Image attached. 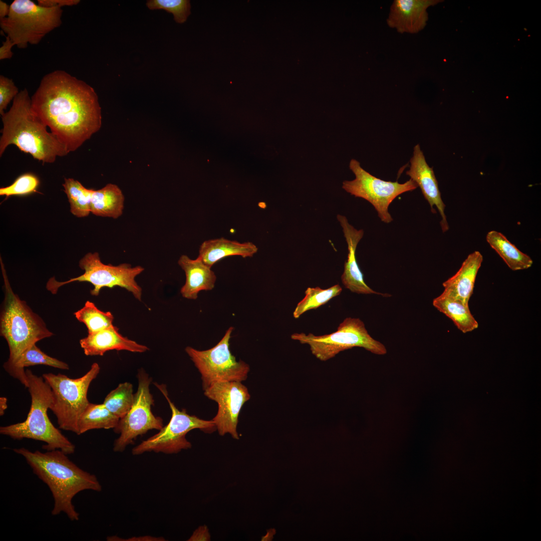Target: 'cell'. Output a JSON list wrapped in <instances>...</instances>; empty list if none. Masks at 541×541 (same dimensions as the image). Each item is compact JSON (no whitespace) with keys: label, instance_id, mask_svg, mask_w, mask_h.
Instances as JSON below:
<instances>
[{"label":"cell","instance_id":"6da1fadb","mask_svg":"<svg viewBox=\"0 0 541 541\" xmlns=\"http://www.w3.org/2000/svg\"><path fill=\"white\" fill-rule=\"evenodd\" d=\"M33 111L65 147L74 152L102 126L95 90L64 70L46 74L31 97Z\"/></svg>","mask_w":541,"mask_h":541},{"label":"cell","instance_id":"7a4b0ae2","mask_svg":"<svg viewBox=\"0 0 541 541\" xmlns=\"http://www.w3.org/2000/svg\"><path fill=\"white\" fill-rule=\"evenodd\" d=\"M23 456L33 473L49 488L53 499L51 513H65L72 521L79 519L73 504L74 497L85 490L100 492L102 486L97 477L80 468L60 449L42 452L24 447L13 449Z\"/></svg>","mask_w":541,"mask_h":541},{"label":"cell","instance_id":"3957f363","mask_svg":"<svg viewBox=\"0 0 541 541\" xmlns=\"http://www.w3.org/2000/svg\"><path fill=\"white\" fill-rule=\"evenodd\" d=\"M2 120L0 156L10 145L43 163H54L58 157L69 154L33 111L31 98L26 88L14 98L10 110L2 115Z\"/></svg>","mask_w":541,"mask_h":541},{"label":"cell","instance_id":"277c9868","mask_svg":"<svg viewBox=\"0 0 541 541\" xmlns=\"http://www.w3.org/2000/svg\"><path fill=\"white\" fill-rule=\"evenodd\" d=\"M4 300L0 314V334L7 341L9 357L3 367L12 376L21 355L32 345L54 335L42 318L16 294L9 281L1 258Z\"/></svg>","mask_w":541,"mask_h":541},{"label":"cell","instance_id":"5b68a950","mask_svg":"<svg viewBox=\"0 0 541 541\" xmlns=\"http://www.w3.org/2000/svg\"><path fill=\"white\" fill-rule=\"evenodd\" d=\"M28 388L31 397V408L26 419L10 425L1 426L0 433L14 439H31L44 442L46 451L60 449L67 455L74 453L75 446L52 423L47 411L53 401L49 385L43 377L26 370Z\"/></svg>","mask_w":541,"mask_h":541},{"label":"cell","instance_id":"8992f818","mask_svg":"<svg viewBox=\"0 0 541 541\" xmlns=\"http://www.w3.org/2000/svg\"><path fill=\"white\" fill-rule=\"evenodd\" d=\"M61 8H46L31 0H15L8 16L0 19L2 31L19 48L39 44L62 24Z\"/></svg>","mask_w":541,"mask_h":541},{"label":"cell","instance_id":"52a82bcc","mask_svg":"<svg viewBox=\"0 0 541 541\" xmlns=\"http://www.w3.org/2000/svg\"><path fill=\"white\" fill-rule=\"evenodd\" d=\"M100 370L99 364L94 363L84 375L76 379L61 373L42 375L52 389L50 409L56 416L59 428L77 434L79 417L90 403L87 398L89 386Z\"/></svg>","mask_w":541,"mask_h":541},{"label":"cell","instance_id":"ba28073f","mask_svg":"<svg viewBox=\"0 0 541 541\" xmlns=\"http://www.w3.org/2000/svg\"><path fill=\"white\" fill-rule=\"evenodd\" d=\"M79 267L84 273L64 282L57 281L54 277L46 284V289L52 294H56L59 289L66 284L75 282H88L94 288L90 291L93 296H98L101 290L105 287L113 288L120 287L131 293L134 298L141 301L142 290L135 280L144 268L140 265L132 266L130 264L121 263L117 265L103 263L97 252H88L79 262Z\"/></svg>","mask_w":541,"mask_h":541},{"label":"cell","instance_id":"9c48e42d","mask_svg":"<svg viewBox=\"0 0 541 541\" xmlns=\"http://www.w3.org/2000/svg\"><path fill=\"white\" fill-rule=\"evenodd\" d=\"M291 337L302 344L308 345L312 354L322 361L354 347L363 348L379 355L387 353L385 346L370 335L364 322L359 318H346L336 332L329 334L316 336L312 333H295Z\"/></svg>","mask_w":541,"mask_h":541},{"label":"cell","instance_id":"30bf717a","mask_svg":"<svg viewBox=\"0 0 541 541\" xmlns=\"http://www.w3.org/2000/svg\"><path fill=\"white\" fill-rule=\"evenodd\" d=\"M154 384L167 400L171 411V417L168 423L157 433L134 447L132 450L133 455H141L147 452L167 454L177 453L182 450L191 448V443L186 438V435L189 431L198 429L205 433H210L216 430L212 420H203L195 415H190L185 409L179 410L169 399L165 385L157 383Z\"/></svg>","mask_w":541,"mask_h":541},{"label":"cell","instance_id":"8fae6325","mask_svg":"<svg viewBox=\"0 0 541 541\" xmlns=\"http://www.w3.org/2000/svg\"><path fill=\"white\" fill-rule=\"evenodd\" d=\"M232 327H230L212 348L198 350L187 346L185 351L201 374L203 389L219 382L245 380L250 368L243 361H237L229 349Z\"/></svg>","mask_w":541,"mask_h":541},{"label":"cell","instance_id":"7c38bea8","mask_svg":"<svg viewBox=\"0 0 541 541\" xmlns=\"http://www.w3.org/2000/svg\"><path fill=\"white\" fill-rule=\"evenodd\" d=\"M137 379L138 388L134 394L133 405L113 429L115 433L120 434L114 442L115 452L124 451L138 436L143 435L150 430H160L163 427V419L155 416L151 411L154 402L149 389L152 378L143 369H140Z\"/></svg>","mask_w":541,"mask_h":541},{"label":"cell","instance_id":"4fadbf2b","mask_svg":"<svg viewBox=\"0 0 541 541\" xmlns=\"http://www.w3.org/2000/svg\"><path fill=\"white\" fill-rule=\"evenodd\" d=\"M349 168L355 175L351 181H343L342 188L355 197L363 198L375 208L380 219L389 223L393 218L389 206L399 195L415 189L418 185L410 179L404 183L387 181L377 178L364 170L359 161L351 160Z\"/></svg>","mask_w":541,"mask_h":541},{"label":"cell","instance_id":"5bb4252c","mask_svg":"<svg viewBox=\"0 0 541 541\" xmlns=\"http://www.w3.org/2000/svg\"><path fill=\"white\" fill-rule=\"evenodd\" d=\"M204 395L215 401L218 411L212 419L221 436L227 433L239 439L237 431L238 416L242 407L249 400L247 388L241 382H215L203 389Z\"/></svg>","mask_w":541,"mask_h":541},{"label":"cell","instance_id":"9a60e30c","mask_svg":"<svg viewBox=\"0 0 541 541\" xmlns=\"http://www.w3.org/2000/svg\"><path fill=\"white\" fill-rule=\"evenodd\" d=\"M410 162V169L406 172V174L420 187L424 197L430 206L432 212H436L434 206L438 209L441 216L440 225L442 230L443 232L447 231L449 226L444 213L445 205L441 198L433 168L427 163L418 144L414 147L413 156Z\"/></svg>","mask_w":541,"mask_h":541},{"label":"cell","instance_id":"2e32d148","mask_svg":"<svg viewBox=\"0 0 541 541\" xmlns=\"http://www.w3.org/2000/svg\"><path fill=\"white\" fill-rule=\"evenodd\" d=\"M441 2L439 0H395L387 19L388 26L403 34H417L428 20L427 9Z\"/></svg>","mask_w":541,"mask_h":541},{"label":"cell","instance_id":"e0dca14e","mask_svg":"<svg viewBox=\"0 0 541 541\" xmlns=\"http://www.w3.org/2000/svg\"><path fill=\"white\" fill-rule=\"evenodd\" d=\"M337 218L342 227L348 249L347 259L344 263V272L341 276L343 285L352 292L357 294L383 295L374 291L365 283L356 260V250L359 242L363 236V230L356 229L344 215L338 214Z\"/></svg>","mask_w":541,"mask_h":541},{"label":"cell","instance_id":"ac0fdd59","mask_svg":"<svg viewBox=\"0 0 541 541\" xmlns=\"http://www.w3.org/2000/svg\"><path fill=\"white\" fill-rule=\"evenodd\" d=\"M119 328L112 326L96 332L88 334L80 340V344L86 356H103L111 350H125L143 353L149 348L122 336Z\"/></svg>","mask_w":541,"mask_h":541},{"label":"cell","instance_id":"d6986e66","mask_svg":"<svg viewBox=\"0 0 541 541\" xmlns=\"http://www.w3.org/2000/svg\"><path fill=\"white\" fill-rule=\"evenodd\" d=\"M483 256L478 251L469 254L452 277L443 283V293L468 306Z\"/></svg>","mask_w":541,"mask_h":541},{"label":"cell","instance_id":"ffe728a7","mask_svg":"<svg viewBox=\"0 0 541 541\" xmlns=\"http://www.w3.org/2000/svg\"><path fill=\"white\" fill-rule=\"evenodd\" d=\"M178 263L184 271L186 281L180 289L182 296L187 299L196 300L198 293L202 291L212 290L216 280L213 271L199 257L190 258L186 255H182Z\"/></svg>","mask_w":541,"mask_h":541},{"label":"cell","instance_id":"44dd1931","mask_svg":"<svg viewBox=\"0 0 541 541\" xmlns=\"http://www.w3.org/2000/svg\"><path fill=\"white\" fill-rule=\"evenodd\" d=\"M258 250L251 242H239L224 237L206 240L199 249V257L211 267L216 262L226 257L238 255L243 258L252 257Z\"/></svg>","mask_w":541,"mask_h":541},{"label":"cell","instance_id":"7402d4cb","mask_svg":"<svg viewBox=\"0 0 541 541\" xmlns=\"http://www.w3.org/2000/svg\"><path fill=\"white\" fill-rule=\"evenodd\" d=\"M124 196L116 184L108 183L103 188L93 190L91 199V213L95 215L117 218L123 214Z\"/></svg>","mask_w":541,"mask_h":541},{"label":"cell","instance_id":"603a6c76","mask_svg":"<svg viewBox=\"0 0 541 541\" xmlns=\"http://www.w3.org/2000/svg\"><path fill=\"white\" fill-rule=\"evenodd\" d=\"M433 306L450 318L457 328L463 333L477 329L478 323L470 311L469 306L443 293L435 298Z\"/></svg>","mask_w":541,"mask_h":541},{"label":"cell","instance_id":"cb8c5ba5","mask_svg":"<svg viewBox=\"0 0 541 541\" xmlns=\"http://www.w3.org/2000/svg\"><path fill=\"white\" fill-rule=\"evenodd\" d=\"M486 241L502 258L510 269L518 270L527 269L533 264L528 255L519 250L501 233L491 230L486 237Z\"/></svg>","mask_w":541,"mask_h":541},{"label":"cell","instance_id":"d4e9b609","mask_svg":"<svg viewBox=\"0 0 541 541\" xmlns=\"http://www.w3.org/2000/svg\"><path fill=\"white\" fill-rule=\"evenodd\" d=\"M43 365L63 370H69V365L64 362L49 356L42 351L36 344L24 351L18 359L12 377L28 387L27 376L25 368Z\"/></svg>","mask_w":541,"mask_h":541},{"label":"cell","instance_id":"484cf974","mask_svg":"<svg viewBox=\"0 0 541 541\" xmlns=\"http://www.w3.org/2000/svg\"><path fill=\"white\" fill-rule=\"evenodd\" d=\"M119 420L103 403H89L79 417L77 434L80 435L92 429H114Z\"/></svg>","mask_w":541,"mask_h":541},{"label":"cell","instance_id":"4316f807","mask_svg":"<svg viewBox=\"0 0 541 541\" xmlns=\"http://www.w3.org/2000/svg\"><path fill=\"white\" fill-rule=\"evenodd\" d=\"M70 206V211L78 217H86L91 213V199L93 189L85 187L79 181L65 178L62 184Z\"/></svg>","mask_w":541,"mask_h":541},{"label":"cell","instance_id":"83f0119b","mask_svg":"<svg viewBox=\"0 0 541 541\" xmlns=\"http://www.w3.org/2000/svg\"><path fill=\"white\" fill-rule=\"evenodd\" d=\"M342 291L339 284L335 285L327 289L318 287L308 288L304 298L297 304L293 312V317L298 319L308 311L316 309L325 305L333 298L339 295Z\"/></svg>","mask_w":541,"mask_h":541},{"label":"cell","instance_id":"f1b7e54d","mask_svg":"<svg viewBox=\"0 0 541 541\" xmlns=\"http://www.w3.org/2000/svg\"><path fill=\"white\" fill-rule=\"evenodd\" d=\"M134 399L133 385L128 382L120 383L106 396L103 404L114 415L121 419L131 408Z\"/></svg>","mask_w":541,"mask_h":541},{"label":"cell","instance_id":"f546056e","mask_svg":"<svg viewBox=\"0 0 541 541\" xmlns=\"http://www.w3.org/2000/svg\"><path fill=\"white\" fill-rule=\"evenodd\" d=\"M76 318L85 325L88 334L108 328L113 325L114 316L110 312L100 310L92 302L87 301L84 307L74 313Z\"/></svg>","mask_w":541,"mask_h":541},{"label":"cell","instance_id":"4dcf8cb0","mask_svg":"<svg viewBox=\"0 0 541 541\" xmlns=\"http://www.w3.org/2000/svg\"><path fill=\"white\" fill-rule=\"evenodd\" d=\"M147 8L151 10H163L173 14L177 23L186 22L191 14V5L188 0H149Z\"/></svg>","mask_w":541,"mask_h":541},{"label":"cell","instance_id":"1f68e13d","mask_svg":"<svg viewBox=\"0 0 541 541\" xmlns=\"http://www.w3.org/2000/svg\"><path fill=\"white\" fill-rule=\"evenodd\" d=\"M40 184L38 177L31 173L19 176L10 185L0 188V195L7 198L11 196H22L37 191Z\"/></svg>","mask_w":541,"mask_h":541},{"label":"cell","instance_id":"d6a6232c","mask_svg":"<svg viewBox=\"0 0 541 541\" xmlns=\"http://www.w3.org/2000/svg\"><path fill=\"white\" fill-rule=\"evenodd\" d=\"M20 92L12 79L0 75V114L3 115L9 104Z\"/></svg>","mask_w":541,"mask_h":541},{"label":"cell","instance_id":"836d02e7","mask_svg":"<svg viewBox=\"0 0 541 541\" xmlns=\"http://www.w3.org/2000/svg\"><path fill=\"white\" fill-rule=\"evenodd\" d=\"M80 2L79 0H38V5L46 7H59L65 6H73L78 5Z\"/></svg>","mask_w":541,"mask_h":541},{"label":"cell","instance_id":"e575fe53","mask_svg":"<svg viewBox=\"0 0 541 541\" xmlns=\"http://www.w3.org/2000/svg\"><path fill=\"white\" fill-rule=\"evenodd\" d=\"M107 540H126V541H164L166 540L163 537H155L151 535H143L140 536H133L128 538H121L116 535L108 536Z\"/></svg>","mask_w":541,"mask_h":541},{"label":"cell","instance_id":"d590c367","mask_svg":"<svg viewBox=\"0 0 541 541\" xmlns=\"http://www.w3.org/2000/svg\"><path fill=\"white\" fill-rule=\"evenodd\" d=\"M14 46L15 45L12 41L7 36L5 41L3 43V45L0 48L1 60L11 59L12 57L13 53L12 51V49Z\"/></svg>","mask_w":541,"mask_h":541},{"label":"cell","instance_id":"8d00e7d4","mask_svg":"<svg viewBox=\"0 0 541 541\" xmlns=\"http://www.w3.org/2000/svg\"><path fill=\"white\" fill-rule=\"evenodd\" d=\"M210 535L206 526H199L188 539L189 541L209 540Z\"/></svg>","mask_w":541,"mask_h":541},{"label":"cell","instance_id":"74e56055","mask_svg":"<svg viewBox=\"0 0 541 541\" xmlns=\"http://www.w3.org/2000/svg\"><path fill=\"white\" fill-rule=\"evenodd\" d=\"M10 6L6 3L0 1V19L7 17L10 12Z\"/></svg>","mask_w":541,"mask_h":541},{"label":"cell","instance_id":"f35d334b","mask_svg":"<svg viewBox=\"0 0 541 541\" xmlns=\"http://www.w3.org/2000/svg\"><path fill=\"white\" fill-rule=\"evenodd\" d=\"M7 407V398L6 397H1L0 398V415L1 416L4 414L5 411Z\"/></svg>","mask_w":541,"mask_h":541}]
</instances>
